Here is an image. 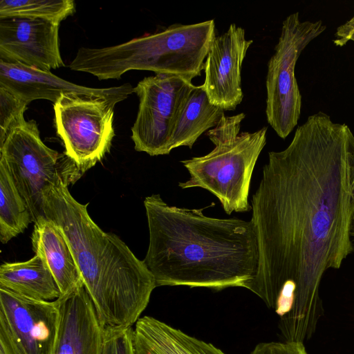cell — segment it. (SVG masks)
Masks as SVG:
<instances>
[{
	"mask_svg": "<svg viewBox=\"0 0 354 354\" xmlns=\"http://www.w3.org/2000/svg\"><path fill=\"white\" fill-rule=\"evenodd\" d=\"M351 235L354 237V204L351 217V227H350Z\"/></svg>",
	"mask_w": 354,
	"mask_h": 354,
	"instance_id": "25",
	"label": "cell"
},
{
	"mask_svg": "<svg viewBox=\"0 0 354 354\" xmlns=\"http://www.w3.org/2000/svg\"><path fill=\"white\" fill-rule=\"evenodd\" d=\"M31 239L34 251L46 259L61 292L60 297L84 285L69 243L59 225L41 218L35 223Z\"/></svg>",
	"mask_w": 354,
	"mask_h": 354,
	"instance_id": "16",
	"label": "cell"
},
{
	"mask_svg": "<svg viewBox=\"0 0 354 354\" xmlns=\"http://www.w3.org/2000/svg\"><path fill=\"white\" fill-rule=\"evenodd\" d=\"M224 115V110L210 102L203 84L194 86L173 130L170 151L181 146L192 149L200 136L216 127Z\"/></svg>",
	"mask_w": 354,
	"mask_h": 354,
	"instance_id": "18",
	"label": "cell"
},
{
	"mask_svg": "<svg viewBox=\"0 0 354 354\" xmlns=\"http://www.w3.org/2000/svg\"><path fill=\"white\" fill-rule=\"evenodd\" d=\"M28 104L15 94L0 86V145L15 120L27 109Z\"/></svg>",
	"mask_w": 354,
	"mask_h": 354,
	"instance_id": "21",
	"label": "cell"
},
{
	"mask_svg": "<svg viewBox=\"0 0 354 354\" xmlns=\"http://www.w3.org/2000/svg\"><path fill=\"white\" fill-rule=\"evenodd\" d=\"M68 186L60 180L44 191V216L63 231L104 328L132 327L149 304L155 279L118 236L97 225L88 204L77 202Z\"/></svg>",
	"mask_w": 354,
	"mask_h": 354,
	"instance_id": "3",
	"label": "cell"
},
{
	"mask_svg": "<svg viewBox=\"0 0 354 354\" xmlns=\"http://www.w3.org/2000/svg\"><path fill=\"white\" fill-rule=\"evenodd\" d=\"M245 117L243 113L224 115L206 133L214 148L205 156L181 160L190 177L178 186L209 191L219 200L227 214L251 209L248 196L252 176L266 144V127L252 133H240Z\"/></svg>",
	"mask_w": 354,
	"mask_h": 354,
	"instance_id": "5",
	"label": "cell"
},
{
	"mask_svg": "<svg viewBox=\"0 0 354 354\" xmlns=\"http://www.w3.org/2000/svg\"><path fill=\"white\" fill-rule=\"evenodd\" d=\"M0 86L29 104L35 100L55 103L64 94H80L120 102L134 93L126 83L110 88H91L68 82L50 71H44L22 64L0 59Z\"/></svg>",
	"mask_w": 354,
	"mask_h": 354,
	"instance_id": "13",
	"label": "cell"
},
{
	"mask_svg": "<svg viewBox=\"0 0 354 354\" xmlns=\"http://www.w3.org/2000/svg\"><path fill=\"white\" fill-rule=\"evenodd\" d=\"M194 87L187 79L165 74L146 77L138 83L133 92L139 98L138 111L131 127L136 151L152 156L171 152L173 130Z\"/></svg>",
	"mask_w": 354,
	"mask_h": 354,
	"instance_id": "9",
	"label": "cell"
},
{
	"mask_svg": "<svg viewBox=\"0 0 354 354\" xmlns=\"http://www.w3.org/2000/svg\"><path fill=\"white\" fill-rule=\"evenodd\" d=\"M58 299L60 322L53 354H101L104 326L84 285Z\"/></svg>",
	"mask_w": 354,
	"mask_h": 354,
	"instance_id": "14",
	"label": "cell"
},
{
	"mask_svg": "<svg viewBox=\"0 0 354 354\" xmlns=\"http://www.w3.org/2000/svg\"><path fill=\"white\" fill-rule=\"evenodd\" d=\"M60 303L30 299L0 287V341L14 354H53Z\"/></svg>",
	"mask_w": 354,
	"mask_h": 354,
	"instance_id": "10",
	"label": "cell"
},
{
	"mask_svg": "<svg viewBox=\"0 0 354 354\" xmlns=\"http://www.w3.org/2000/svg\"><path fill=\"white\" fill-rule=\"evenodd\" d=\"M75 12L73 0H1L0 19L26 17L59 24Z\"/></svg>",
	"mask_w": 354,
	"mask_h": 354,
	"instance_id": "20",
	"label": "cell"
},
{
	"mask_svg": "<svg viewBox=\"0 0 354 354\" xmlns=\"http://www.w3.org/2000/svg\"><path fill=\"white\" fill-rule=\"evenodd\" d=\"M131 340L133 354H225L213 344L151 316L137 320Z\"/></svg>",
	"mask_w": 354,
	"mask_h": 354,
	"instance_id": "15",
	"label": "cell"
},
{
	"mask_svg": "<svg viewBox=\"0 0 354 354\" xmlns=\"http://www.w3.org/2000/svg\"><path fill=\"white\" fill-rule=\"evenodd\" d=\"M352 196H353V202L354 204V167L352 172Z\"/></svg>",
	"mask_w": 354,
	"mask_h": 354,
	"instance_id": "26",
	"label": "cell"
},
{
	"mask_svg": "<svg viewBox=\"0 0 354 354\" xmlns=\"http://www.w3.org/2000/svg\"><path fill=\"white\" fill-rule=\"evenodd\" d=\"M216 37L214 19L193 24H173L162 31L112 46L78 49L69 68L98 80L120 79L131 70L183 77L200 76Z\"/></svg>",
	"mask_w": 354,
	"mask_h": 354,
	"instance_id": "4",
	"label": "cell"
},
{
	"mask_svg": "<svg viewBox=\"0 0 354 354\" xmlns=\"http://www.w3.org/2000/svg\"><path fill=\"white\" fill-rule=\"evenodd\" d=\"M0 162L25 201L34 223L45 218L43 193L48 187L60 180L73 184L84 174L64 151L61 153L47 147L36 122L26 120L24 114L0 145Z\"/></svg>",
	"mask_w": 354,
	"mask_h": 354,
	"instance_id": "6",
	"label": "cell"
},
{
	"mask_svg": "<svg viewBox=\"0 0 354 354\" xmlns=\"http://www.w3.org/2000/svg\"><path fill=\"white\" fill-rule=\"evenodd\" d=\"M59 24L26 17L0 19V59L44 71L64 66Z\"/></svg>",
	"mask_w": 354,
	"mask_h": 354,
	"instance_id": "11",
	"label": "cell"
},
{
	"mask_svg": "<svg viewBox=\"0 0 354 354\" xmlns=\"http://www.w3.org/2000/svg\"><path fill=\"white\" fill-rule=\"evenodd\" d=\"M326 29L322 20L299 19L298 12L282 23L274 53L268 64L266 86L267 121L285 139L299 121L301 95L295 75L297 59L305 48Z\"/></svg>",
	"mask_w": 354,
	"mask_h": 354,
	"instance_id": "7",
	"label": "cell"
},
{
	"mask_svg": "<svg viewBox=\"0 0 354 354\" xmlns=\"http://www.w3.org/2000/svg\"><path fill=\"white\" fill-rule=\"evenodd\" d=\"M335 36L333 43L337 46H343L349 41H354V15L337 28Z\"/></svg>",
	"mask_w": 354,
	"mask_h": 354,
	"instance_id": "24",
	"label": "cell"
},
{
	"mask_svg": "<svg viewBox=\"0 0 354 354\" xmlns=\"http://www.w3.org/2000/svg\"><path fill=\"white\" fill-rule=\"evenodd\" d=\"M116 101L64 94L53 104L54 122L64 153L84 174L110 151Z\"/></svg>",
	"mask_w": 354,
	"mask_h": 354,
	"instance_id": "8",
	"label": "cell"
},
{
	"mask_svg": "<svg viewBox=\"0 0 354 354\" xmlns=\"http://www.w3.org/2000/svg\"><path fill=\"white\" fill-rule=\"evenodd\" d=\"M354 134L318 112L289 145L270 151L251 199L259 266L247 289L280 317L304 315L324 273L354 251Z\"/></svg>",
	"mask_w": 354,
	"mask_h": 354,
	"instance_id": "1",
	"label": "cell"
},
{
	"mask_svg": "<svg viewBox=\"0 0 354 354\" xmlns=\"http://www.w3.org/2000/svg\"><path fill=\"white\" fill-rule=\"evenodd\" d=\"M32 218L8 171L0 162V240L8 243L24 232Z\"/></svg>",
	"mask_w": 354,
	"mask_h": 354,
	"instance_id": "19",
	"label": "cell"
},
{
	"mask_svg": "<svg viewBox=\"0 0 354 354\" xmlns=\"http://www.w3.org/2000/svg\"><path fill=\"white\" fill-rule=\"evenodd\" d=\"M252 42L245 38L243 28L232 24L210 46L203 86L210 102L224 111L234 110L243 100L242 64Z\"/></svg>",
	"mask_w": 354,
	"mask_h": 354,
	"instance_id": "12",
	"label": "cell"
},
{
	"mask_svg": "<svg viewBox=\"0 0 354 354\" xmlns=\"http://www.w3.org/2000/svg\"><path fill=\"white\" fill-rule=\"evenodd\" d=\"M144 205L149 243L142 261L156 287L247 288L255 278L259 247L250 220L209 217L205 207L171 206L159 194Z\"/></svg>",
	"mask_w": 354,
	"mask_h": 354,
	"instance_id": "2",
	"label": "cell"
},
{
	"mask_svg": "<svg viewBox=\"0 0 354 354\" xmlns=\"http://www.w3.org/2000/svg\"><path fill=\"white\" fill-rule=\"evenodd\" d=\"M251 354H308L301 342H264L257 344Z\"/></svg>",
	"mask_w": 354,
	"mask_h": 354,
	"instance_id": "23",
	"label": "cell"
},
{
	"mask_svg": "<svg viewBox=\"0 0 354 354\" xmlns=\"http://www.w3.org/2000/svg\"><path fill=\"white\" fill-rule=\"evenodd\" d=\"M0 287L39 301H55L61 296L48 263L39 252L26 261L3 263Z\"/></svg>",
	"mask_w": 354,
	"mask_h": 354,
	"instance_id": "17",
	"label": "cell"
},
{
	"mask_svg": "<svg viewBox=\"0 0 354 354\" xmlns=\"http://www.w3.org/2000/svg\"><path fill=\"white\" fill-rule=\"evenodd\" d=\"M132 328H104L101 354H133Z\"/></svg>",
	"mask_w": 354,
	"mask_h": 354,
	"instance_id": "22",
	"label": "cell"
}]
</instances>
